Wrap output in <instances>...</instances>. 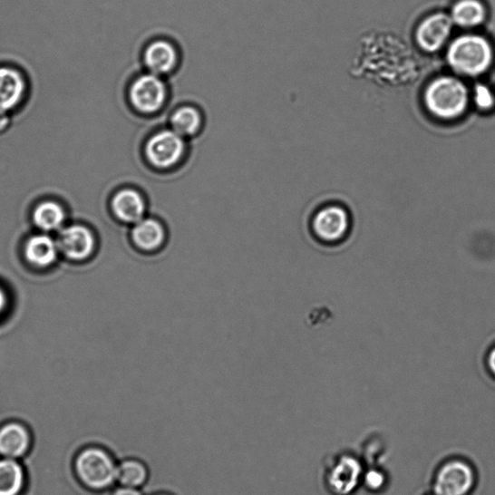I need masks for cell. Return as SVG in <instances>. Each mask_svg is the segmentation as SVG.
Instances as JSON below:
<instances>
[{"label": "cell", "instance_id": "6da1fadb", "mask_svg": "<svg viewBox=\"0 0 495 495\" xmlns=\"http://www.w3.org/2000/svg\"><path fill=\"white\" fill-rule=\"evenodd\" d=\"M493 58L491 44L485 37L474 34L458 37L447 52L451 68L471 77L484 74L491 67Z\"/></svg>", "mask_w": 495, "mask_h": 495}, {"label": "cell", "instance_id": "7a4b0ae2", "mask_svg": "<svg viewBox=\"0 0 495 495\" xmlns=\"http://www.w3.org/2000/svg\"><path fill=\"white\" fill-rule=\"evenodd\" d=\"M469 91L453 77H441L432 82L425 92V103L436 118L455 120L469 107Z\"/></svg>", "mask_w": 495, "mask_h": 495}, {"label": "cell", "instance_id": "3957f363", "mask_svg": "<svg viewBox=\"0 0 495 495\" xmlns=\"http://www.w3.org/2000/svg\"><path fill=\"white\" fill-rule=\"evenodd\" d=\"M118 469L104 448L90 446L75 458V471L80 481L92 490L104 491L118 481Z\"/></svg>", "mask_w": 495, "mask_h": 495}, {"label": "cell", "instance_id": "277c9868", "mask_svg": "<svg viewBox=\"0 0 495 495\" xmlns=\"http://www.w3.org/2000/svg\"><path fill=\"white\" fill-rule=\"evenodd\" d=\"M143 158L153 170L171 171L188 154V142L170 128L156 131L143 144Z\"/></svg>", "mask_w": 495, "mask_h": 495}, {"label": "cell", "instance_id": "5b68a950", "mask_svg": "<svg viewBox=\"0 0 495 495\" xmlns=\"http://www.w3.org/2000/svg\"><path fill=\"white\" fill-rule=\"evenodd\" d=\"M170 84L151 73H143L131 82L126 98L131 110L144 118L162 112L170 100Z\"/></svg>", "mask_w": 495, "mask_h": 495}, {"label": "cell", "instance_id": "8992f818", "mask_svg": "<svg viewBox=\"0 0 495 495\" xmlns=\"http://www.w3.org/2000/svg\"><path fill=\"white\" fill-rule=\"evenodd\" d=\"M477 475L471 462L461 458L449 459L440 465L433 477L434 495H471Z\"/></svg>", "mask_w": 495, "mask_h": 495}, {"label": "cell", "instance_id": "52a82bcc", "mask_svg": "<svg viewBox=\"0 0 495 495\" xmlns=\"http://www.w3.org/2000/svg\"><path fill=\"white\" fill-rule=\"evenodd\" d=\"M31 96V82L25 72L14 64H0V112L16 114Z\"/></svg>", "mask_w": 495, "mask_h": 495}, {"label": "cell", "instance_id": "ba28073f", "mask_svg": "<svg viewBox=\"0 0 495 495\" xmlns=\"http://www.w3.org/2000/svg\"><path fill=\"white\" fill-rule=\"evenodd\" d=\"M141 61L149 73L164 78L177 72L180 65L181 55L176 43L169 39L158 38L145 46Z\"/></svg>", "mask_w": 495, "mask_h": 495}, {"label": "cell", "instance_id": "9c48e42d", "mask_svg": "<svg viewBox=\"0 0 495 495\" xmlns=\"http://www.w3.org/2000/svg\"><path fill=\"white\" fill-rule=\"evenodd\" d=\"M110 210L115 220L132 225L147 217L149 203L138 188L124 186L115 190L109 201Z\"/></svg>", "mask_w": 495, "mask_h": 495}, {"label": "cell", "instance_id": "30bf717a", "mask_svg": "<svg viewBox=\"0 0 495 495\" xmlns=\"http://www.w3.org/2000/svg\"><path fill=\"white\" fill-rule=\"evenodd\" d=\"M364 469L353 455H342L331 465L326 474V485L334 495H351L363 483Z\"/></svg>", "mask_w": 495, "mask_h": 495}, {"label": "cell", "instance_id": "8fae6325", "mask_svg": "<svg viewBox=\"0 0 495 495\" xmlns=\"http://www.w3.org/2000/svg\"><path fill=\"white\" fill-rule=\"evenodd\" d=\"M351 228V217L340 206H328L319 209L313 217L314 236L324 243H337L346 237Z\"/></svg>", "mask_w": 495, "mask_h": 495}, {"label": "cell", "instance_id": "7c38bea8", "mask_svg": "<svg viewBox=\"0 0 495 495\" xmlns=\"http://www.w3.org/2000/svg\"><path fill=\"white\" fill-rule=\"evenodd\" d=\"M58 250L72 261L91 258L96 249L93 231L82 225H73L61 230L56 239Z\"/></svg>", "mask_w": 495, "mask_h": 495}, {"label": "cell", "instance_id": "4fadbf2b", "mask_svg": "<svg viewBox=\"0 0 495 495\" xmlns=\"http://www.w3.org/2000/svg\"><path fill=\"white\" fill-rule=\"evenodd\" d=\"M453 24L446 14L431 15L417 28L416 40L419 47L429 53L441 50L452 32Z\"/></svg>", "mask_w": 495, "mask_h": 495}, {"label": "cell", "instance_id": "5bb4252c", "mask_svg": "<svg viewBox=\"0 0 495 495\" xmlns=\"http://www.w3.org/2000/svg\"><path fill=\"white\" fill-rule=\"evenodd\" d=\"M130 237L136 250L143 254H155L163 249L168 232L164 223L157 218L145 217L133 226Z\"/></svg>", "mask_w": 495, "mask_h": 495}, {"label": "cell", "instance_id": "9a60e30c", "mask_svg": "<svg viewBox=\"0 0 495 495\" xmlns=\"http://www.w3.org/2000/svg\"><path fill=\"white\" fill-rule=\"evenodd\" d=\"M169 123L184 139H194L205 127V113L194 104H182L170 113Z\"/></svg>", "mask_w": 495, "mask_h": 495}, {"label": "cell", "instance_id": "2e32d148", "mask_svg": "<svg viewBox=\"0 0 495 495\" xmlns=\"http://www.w3.org/2000/svg\"><path fill=\"white\" fill-rule=\"evenodd\" d=\"M32 434L18 422H11L0 428V454L15 459L21 458L32 446Z\"/></svg>", "mask_w": 495, "mask_h": 495}, {"label": "cell", "instance_id": "e0dca14e", "mask_svg": "<svg viewBox=\"0 0 495 495\" xmlns=\"http://www.w3.org/2000/svg\"><path fill=\"white\" fill-rule=\"evenodd\" d=\"M60 250L56 240L48 235H37L29 238L24 246L27 262L38 268H48L57 259Z\"/></svg>", "mask_w": 495, "mask_h": 495}, {"label": "cell", "instance_id": "ac0fdd59", "mask_svg": "<svg viewBox=\"0 0 495 495\" xmlns=\"http://www.w3.org/2000/svg\"><path fill=\"white\" fill-rule=\"evenodd\" d=\"M33 221L43 231L60 230L66 219L63 203L54 199L39 200L33 210Z\"/></svg>", "mask_w": 495, "mask_h": 495}, {"label": "cell", "instance_id": "d6986e66", "mask_svg": "<svg viewBox=\"0 0 495 495\" xmlns=\"http://www.w3.org/2000/svg\"><path fill=\"white\" fill-rule=\"evenodd\" d=\"M450 17L457 25L471 28L485 22L487 9L480 0H459L451 11Z\"/></svg>", "mask_w": 495, "mask_h": 495}, {"label": "cell", "instance_id": "ffe728a7", "mask_svg": "<svg viewBox=\"0 0 495 495\" xmlns=\"http://www.w3.org/2000/svg\"><path fill=\"white\" fill-rule=\"evenodd\" d=\"M25 483L23 465L12 459L0 461V495H18Z\"/></svg>", "mask_w": 495, "mask_h": 495}, {"label": "cell", "instance_id": "44dd1931", "mask_svg": "<svg viewBox=\"0 0 495 495\" xmlns=\"http://www.w3.org/2000/svg\"><path fill=\"white\" fill-rule=\"evenodd\" d=\"M148 479V468L138 460H126L119 465L118 481L122 487L138 489L147 483Z\"/></svg>", "mask_w": 495, "mask_h": 495}, {"label": "cell", "instance_id": "7402d4cb", "mask_svg": "<svg viewBox=\"0 0 495 495\" xmlns=\"http://www.w3.org/2000/svg\"><path fill=\"white\" fill-rule=\"evenodd\" d=\"M474 102L479 110L490 112L495 107V95L489 86L477 84L474 91Z\"/></svg>", "mask_w": 495, "mask_h": 495}, {"label": "cell", "instance_id": "603a6c76", "mask_svg": "<svg viewBox=\"0 0 495 495\" xmlns=\"http://www.w3.org/2000/svg\"><path fill=\"white\" fill-rule=\"evenodd\" d=\"M387 482V478L382 470L372 469L364 472L363 483L372 491L382 490Z\"/></svg>", "mask_w": 495, "mask_h": 495}, {"label": "cell", "instance_id": "cb8c5ba5", "mask_svg": "<svg viewBox=\"0 0 495 495\" xmlns=\"http://www.w3.org/2000/svg\"><path fill=\"white\" fill-rule=\"evenodd\" d=\"M20 112L16 114L0 112V136L5 135L16 124Z\"/></svg>", "mask_w": 495, "mask_h": 495}, {"label": "cell", "instance_id": "d4e9b609", "mask_svg": "<svg viewBox=\"0 0 495 495\" xmlns=\"http://www.w3.org/2000/svg\"><path fill=\"white\" fill-rule=\"evenodd\" d=\"M112 495H142L140 490L133 488L121 487L115 490Z\"/></svg>", "mask_w": 495, "mask_h": 495}, {"label": "cell", "instance_id": "484cf974", "mask_svg": "<svg viewBox=\"0 0 495 495\" xmlns=\"http://www.w3.org/2000/svg\"><path fill=\"white\" fill-rule=\"evenodd\" d=\"M487 365L490 374L495 377V346L491 348L488 355Z\"/></svg>", "mask_w": 495, "mask_h": 495}, {"label": "cell", "instance_id": "4316f807", "mask_svg": "<svg viewBox=\"0 0 495 495\" xmlns=\"http://www.w3.org/2000/svg\"><path fill=\"white\" fill-rule=\"evenodd\" d=\"M7 306V296L5 291L0 287V314H3Z\"/></svg>", "mask_w": 495, "mask_h": 495}, {"label": "cell", "instance_id": "83f0119b", "mask_svg": "<svg viewBox=\"0 0 495 495\" xmlns=\"http://www.w3.org/2000/svg\"><path fill=\"white\" fill-rule=\"evenodd\" d=\"M154 495H170L169 493H157V494H154Z\"/></svg>", "mask_w": 495, "mask_h": 495}, {"label": "cell", "instance_id": "f1b7e54d", "mask_svg": "<svg viewBox=\"0 0 495 495\" xmlns=\"http://www.w3.org/2000/svg\"><path fill=\"white\" fill-rule=\"evenodd\" d=\"M432 495H434V494H432Z\"/></svg>", "mask_w": 495, "mask_h": 495}]
</instances>
